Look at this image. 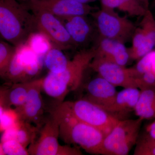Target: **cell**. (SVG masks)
<instances>
[{
    "label": "cell",
    "mask_w": 155,
    "mask_h": 155,
    "mask_svg": "<svg viewBox=\"0 0 155 155\" xmlns=\"http://www.w3.org/2000/svg\"><path fill=\"white\" fill-rule=\"evenodd\" d=\"M95 56L94 46L80 50L72 60H69L64 72L58 74L49 72L45 77L42 78V90L56 101L55 108L64 102L68 94L81 86L85 71L89 68Z\"/></svg>",
    "instance_id": "obj_1"
},
{
    "label": "cell",
    "mask_w": 155,
    "mask_h": 155,
    "mask_svg": "<svg viewBox=\"0 0 155 155\" xmlns=\"http://www.w3.org/2000/svg\"><path fill=\"white\" fill-rule=\"evenodd\" d=\"M17 0H0V34L16 47L23 45L38 32L34 15Z\"/></svg>",
    "instance_id": "obj_2"
},
{
    "label": "cell",
    "mask_w": 155,
    "mask_h": 155,
    "mask_svg": "<svg viewBox=\"0 0 155 155\" xmlns=\"http://www.w3.org/2000/svg\"><path fill=\"white\" fill-rule=\"evenodd\" d=\"M60 119V137L92 154L101 155L105 135L96 127L79 121L55 108L52 110Z\"/></svg>",
    "instance_id": "obj_3"
},
{
    "label": "cell",
    "mask_w": 155,
    "mask_h": 155,
    "mask_svg": "<svg viewBox=\"0 0 155 155\" xmlns=\"http://www.w3.org/2000/svg\"><path fill=\"white\" fill-rule=\"evenodd\" d=\"M55 108L75 119L96 127L105 136L119 122V119L90 101L81 98L63 102Z\"/></svg>",
    "instance_id": "obj_4"
},
{
    "label": "cell",
    "mask_w": 155,
    "mask_h": 155,
    "mask_svg": "<svg viewBox=\"0 0 155 155\" xmlns=\"http://www.w3.org/2000/svg\"><path fill=\"white\" fill-rule=\"evenodd\" d=\"M60 119L54 111L40 129L37 140L31 143L28 149L31 155H81L80 148L59 143Z\"/></svg>",
    "instance_id": "obj_5"
},
{
    "label": "cell",
    "mask_w": 155,
    "mask_h": 155,
    "mask_svg": "<svg viewBox=\"0 0 155 155\" xmlns=\"http://www.w3.org/2000/svg\"><path fill=\"white\" fill-rule=\"evenodd\" d=\"M143 120L125 119L119 120L103 141L101 155H127L137 142Z\"/></svg>",
    "instance_id": "obj_6"
},
{
    "label": "cell",
    "mask_w": 155,
    "mask_h": 155,
    "mask_svg": "<svg viewBox=\"0 0 155 155\" xmlns=\"http://www.w3.org/2000/svg\"><path fill=\"white\" fill-rule=\"evenodd\" d=\"M101 37L115 40L125 44L132 39L136 27L125 17L113 9L101 8L90 14Z\"/></svg>",
    "instance_id": "obj_7"
},
{
    "label": "cell",
    "mask_w": 155,
    "mask_h": 155,
    "mask_svg": "<svg viewBox=\"0 0 155 155\" xmlns=\"http://www.w3.org/2000/svg\"><path fill=\"white\" fill-rule=\"evenodd\" d=\"M36 20L38 32L50 41L53 47L64 51L75 48L64 23L51 13L40 9H31Z\"/></svg>",
    "instance_id": "obj_8"
},
{
    "label": "cell",
    "mask_w": 155,
    "mask_h": 155,
    "mask_svg": "<svg viewBox=\"0 0 155 155\" xmlns=\"http://www.w3.org/2000/svg\"><path fill=\"white\" fill-rule=\"evenodd\" d=\"M89 68L116 87L138 88L133 67L126 68L104 58H94Z\"/></svg>",
    "instance_id": "obj_9"
},
{
    "label": "cell",
    "mask_w": 155,
    "mask_h": 155,
    "mask_svg": "<svg viewBox=\"0 0 155 155\" xmlns=\"http://www.w3.org/2000/svg\"><path fill=\"white\" fill-rule=\"evenodd\" d=\"M21 3L29 10H45L59 18L87 16L96 9L88 4H82L74 0H39Z\"/></svg>",
    "instance_id": "obj_10"
},
{
    "label": "cell",
    "mask_w": 155,
    "mask_h": 155,
    "mask_svg": "<svg viewBox=\"0 0 155 155\" xmlns=\"http://www.w3.org/2000/svg\"><path fill=\"white\" fill-rule=\"evenodd\" d=\"M42 78L32 81L24 104L15 109L19 119L29 122L40 129L47 118L45 116V105L42 96Z\"/></svg>",
    "instance_id": "obj_11"
},
{
    "label": "cell",
    "mask_w": 155,
    "mask_h": 155,
    "mask_svg": "<svg viewBox=\"0 0 155 155\" xmlns=\"http://www.w3.org/2000/svg\"><path fill=\"white\" fill-rule=\"evenodd\" d=\"M87 16L59 18L67 28L75 48L87 49L91 43L96 42L99 36H97L99 34L94 22L92 23Z\"/></svg>",
    "instance_id": "obj_12"
},
{
    "label": "cell",
    "mask_w": 155,
    "mask_h": 155,
    "mask_svg": "<svg viewBox=\"0 0 155 155\" xmlns=\"http://www.w3.org/2000/svg\"><path fill=\"white\" fill-rule=\"evenodd\" d=\"M22 46L17 47L5 76L3 79L7 83L28 82L33 75L36 56H25Z\"/></svg>",
    "instance_id": "obj_13"
},
{
    "label": "cell",
    "mask_w": 155,
    "mask_h": 155,
    "mask_svg": "<svg viewBox=\"0 0 155 155\" xmlns=\"http://www.w3.org/2000/svg\"><path fill=\"white\" fill-rule=\"evenodd\" d=\"M116 87L97 75L85 84L83 98L94 103L105 110L114 101L118 91Z\"/></svg>",
    "instance_id": "obj_14"
},
{
    "label": "cell",
    "mask_w": 155,
    "mask_h": 155,
    "mask_svg": "<svg viewBox=\"0 0 155 155\" xmlns=\"http://www.w3.org/2000/svg\"><path fill=\"white\" fill-rule=\"evenodd\" d=\"M94 47L95 58H104L122 66L130 61L128 48L121 42L99 36Z\"/></svg>",
    "instance_id": "obj_15"
},
{
    "label": "cell",
    "mask_w": 155,
    "mask_h": 155,
    "mask_svg": "<svg viewBox=\"0 0 155 155\" xmlns=\"http://www.w3.org/2000/svg\"><path fill=\"white\" fill-rule=\"evenodd\" d=\"M140 94L138 88H124L118 92L114 101L105 110L119 120L126 119L128 114L134 112Z\"/></svg>",
    "instance_id": "obj_16"
},
{
    "label": "cell",
    "mask_w": 155,
    "mask_h": 155,
    "mask_svg": "<svg viewBox=\"0 0 155 155\" xmlns=\"http://www.w3.org/2000/svg\"><path fill=\"white\" fill-rule=\"evenodd\" d=\"M32 81L28 82L7 83L1 87L0 110L12 108L17 109L24 104Z\"/></svg>",
    "instance_id": "obj_17"
},
{
    "label": "cell",
    "mask_w": 155,
    "mask_h": 155,
    "mask_svg": "<svg viewBox=\"0 0 155 155\" xmlns=\"http://www.w3.org/2000/svg\"><path fill=\"white\" fill-rule=\"evenodd\" d=\"M139 26L143 32L144 41L141 47L130 55V60L138 61L155 47V18L149 9L147 10Z\"/></svg>",
    "instance_id": "obj_18"
},
{
    "label": "cell",
    "mask_w": 155,
    "mask_h": 155,
    "mask_svg": "<svg viewBox=\"0 0 155 155\" xmlns=\"http://www.w3.org/2000/svg\"><path fill=\"white\" fill-rule=\"evenodd\" d=\"M39 130L33 124L19 119L14 126L4 131L1 141L14 139L26 148L34 141Z\"/></svg>",
    "instance_id": "obj_19"
},
{
    "label": "cell",
    "mask_w": 155,
    "mask_h": 155,
    "mask_svg": "<svg viewBox=\"0 0 155 155\" xmlns=\"http://www.w3.org/2000/svg\"><path fill=\"white\" fill-rule=\"evenodd\" d=\"M101 8L117 9L129 16L142 17L147 10L139 0H100Z\"/></svg>",
    "instance_id": "obj_20"
},
{
    "label": "cell",
    "mask_w": 155,
    "mask_h": 155,
    "mask_svg": "<svg viewBox=\"0 0 155 155\" xmlns=\"http://www.w3.org/2000/svg\"><path fill=\"white\" fill-rule=\"evenodd\" d=\"M134 112L138 118L143 120L155 119V88L140 90Z\"/></svg>",
    "instance_id": "obj_21"
},
{
    "label": "cell",
    "mask_w": 155,
    "mask_h": 155,
    "mask_svg": "<svg viewBox=\"0 0 155 155\" xmlns=\"http://www.w3.org/2000/svg\"><path fill=\"white\" fill-rule=\"evenodd\" d=\"M69 61L63 50L54 47L47 51L44 59L45 66L49 72L57 74L64 72Z\"/></svg>",
    "instance_id": "obj_22"
},
{
    "label": "cell",
    "mask_w": 155,
    "mask_h": 155,
    "mask_svg": "<svg viewBox=\"0 0 155 155\" xmlns=\"http://www.w3.org/2000/svg\"><path fill=\"white\" fill-rule=\"evenodd\" d=\"M17 49V47L8 42L2 40L0 41V75L3 79L5 76Z\"/></svg>",
    "instance_id": "obj_23"
},
{
    "label": "cell",
    "mask_w": 155,
    "mask_h": 155,
    "mask_svg": "<svg viewBox=\"0 0 155 155\" xmlns=\"http://www.w3.org/2000/svg\"><path fill=\"white\" fill-rule=\"evenodd\" d=\"M134 155H155V139L146 131L140 134Z\"/></svg>",
    "instance_id": "obj_24"
},
{
    "label": "cell",
    "mask_w": 155,
    "mask_h": 155,
    "mask_svg": "<svg viewBox=\"0 0 155 155\" xmlns=\"http://www.w3.org/2000/svg\"><path fill=\"white\" fill-rule=\"evenodd\" d=\"M0 155H28V150L20 143L14 139L1 141L0 143Z\"/></svg>",
    "instance_id": "obj_25"
},
{
    "label": "cell",
    "mask_w": 155,
    "mask_h": 155,
    "mask_svg": "<svg viewBox=\"0 0 155 155\" xmlns=\"http://www.w3.org/2000/svg\"><path fill=\"white\" fill-rule=\"evenodd\" d=\"M19 119L15 109L9 108L1 112V132L13 127Z\"/></svg>",
    "instance_id": "obj_26"
},
{
    "label": "cell",
    "mask_w": 155,
    "mask_h": 155,
    "mask_svg": "<svg viewBox=\"0 0 155 155\" xmlns=\"http://www.w3.org/2000/svg\"><path fill=\"white\" fill-rule=\"evenodd\" d=\"M146 131L152 137L155 139V119L151 123L147 125L146 127Z\"/></svg>",
    "instance_id": "obj_27"
},
{
    "label": "cell",
    "mask_w": 155,
    "mask_h": 155,
    "mask_svg": "<svg viewBox=\"0 0 155 155\" xmlns=\"http://www.w3.org/2000/svg\"><path fill=\"white\" fill-rule=\"evenodd\" d=\"M146 8L149 9V0H139Z\"/></svg>",
    "instance_id": "obj_28"
},
{
    "label": "cell",
    "mask_w": 155,
    "mask_h": 155,
    "mask_svg": "<svg viewBox=\"0 0 155 155\" xmlns=\"http://www.w3.org/2000/svg\"><path fill=\"white\" fill-rule=\"evenodd\" d=\"M78 2L82 3L84 4H88V3L93 2H96L97 0H74Z\"/></svg>",
    "instance_id": "obj_29"
},
{
    "label": "cell",
    "mask_w": 155,
    "mask_h": 155,
    "mask_svg": "<svg viewBox=\"0 0 155 155\" xmlns=\"http://www.w3.org/2000/svg\"><path fill=\"white\" fill-rule=\"evenodd\" d=\"M17 1L18 2H21V3H25L33 2V1H39V0H17Z\"/></svg>",
    "instance_id": "obj_30"
},
{
    "label": "cell",
    "mask_w": 155,
    "mask_h": 155,
    "mask_svg": "<svg viewBox=\"0 0 155 155\" xmlns=\"http://www.w3.org/2000/svg\"><path fill=\"white\" fill-rule=\"evenodd\" d=\"M154 2H155V0H154Z\"/></svg>",
    "instance_id": "obj_31"
},
{
    "label": "cell",
    "mask_w": 155,
    "mask_h": 155,
    "mask_svg": "<svg viewBox=\"0 0 155 155\" xmlns=\"http://www.w3.org/2000/svg\"></svg>",
    "instance_id": "obj_32"
}]
</instances>
